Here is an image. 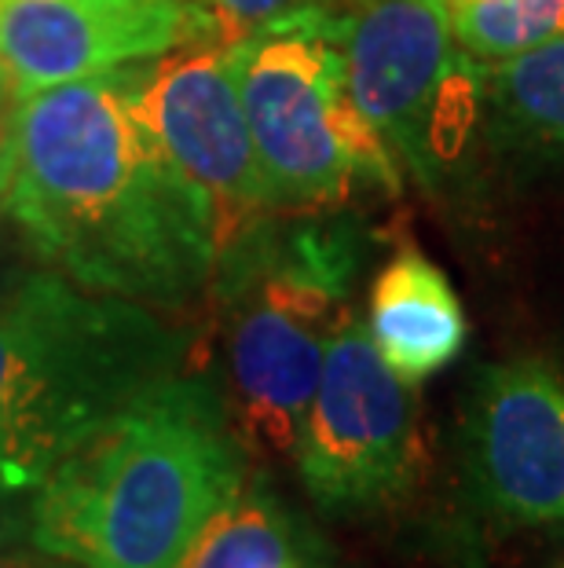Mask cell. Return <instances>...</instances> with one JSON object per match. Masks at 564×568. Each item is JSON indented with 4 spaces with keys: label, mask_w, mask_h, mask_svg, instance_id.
I'll list each match as a JSON object with an SVG mask.
<instances>
[{
    "label": "cell",
    "mask_w": 564,
    "mask_h": 568,
    "mask_svg": "<svg viewBox=\"0 0 564 568\" xmlns=\"http://www.w3.org/2000/svg\"><path fill=\"white\" fill-rule=\"evenodd\" d=\"M465 444L476 491L513 525L564 521V382L524 356L476 378Z\"/></svg>",
    "instance_id": "30bf717a"
},
{
    "label": "cell",
    "mask_w": 564,
    "mask_h": 568,
    "mask_svg": "<svg viewBox=\"0 0 564 568\" xmlns=\"http://www.w3.org/2000/svg\"><path fill=\"white\" fill-rule=\"evenodd\" d=\"M246 463L221 389L180 371L41 480L30 542L78 568H173Z\"/></svg>",
    "instance_id": "7a4b0ae2"
},
{
    "label": "cell",
    "mask_w": 564,
    "mask_h": 568,
    "mask_svg": "<svg viewBox=\"0 0 564 568\" xmlns=\"http://www.w3.org/2000/svg\"><path fill=\"white\" fill-rule=\"evenodd\" d=\"M0 568H78V565H70L63 558H52V554H27V550H0Z\"/></svg>",
    "instance_id": "e0dca14e"
},
{
    "label": "cell",
    "mask_w": 564,
    "mask_h": 568,
    "mask_svg": "<svg viewBox=\"0 0 564 568\" xmlns=\"http://www.w3.org/2000/svg\"><path fill=\"white\" fill-rule=\"evenodd\" d=\"M191 41H213L195 0H0V67L27 95Z\"/></svg>",
    "instance_id": "9c48e42d"
},
{
    "label": "cell",
    "mask_w": 564,
    "mask_h": 568,
    "mask_svg": "<svg viewBox=\"0 0 564 568\" xmlns=\"http://www.w3.org/2000/svg\"><path fill=\"white\" fill-rule=\"evenodd\" d=\"M294 458L308 499L330 517L396 510L429 477L414 385L396 378L378 356L356 308L327 348Z\"/></svg>",
    "instance_id": "52a82bcc"
},
{
    "label": "cell",
    "mask_w": 564,
    "mask_h": 568,
    "mask_svg": "<svg viewBox=\"0 0 564 568\" xmlns=\"http://www.w3.org/2000/svg\"><path fill=\"white\" fill-rule=\"evenodd\" d=\"M319 550L316 531L268 488V480L246 477L191 536L173 568H271Z\"/></svg>",
    "instance_id": "4fadbf2b"
},
{
    "label": "cell",
    "mask_w": 564,
    "mask_h": 568,
    "mask_svg": "<svg viewBox=\"0 0 564 568\" xmlns=\"http://www.w3.org/2000/svg\"><path fill=\"white\" fill-rule=\"evenodd\" d=\"M367 334L396 378L422 385L462 356L470 320L448 275L407 243L370 283Z\"/></svg>",
    "instance_id": "8fae6325"
},
{
    "label": "cell",
    "mask_w": 564,
    "mask_h": 568,
    "mask_svg": "<svg viewBox=\"0 0 564 568\" xmlns=\"http://www.w3.org/2000/svg\"><path fill=\"white\" fill-rule=\"evenodd\" d=\"M0 205L70 283L165 312L209 297V202L143 114L132 67L22 100L16 173Z\"/></svg>",
    "instance_id": "6da1fadb"
},
{
    "label": "cell",
    "mask_w": 564,
    "mask_h": 568,
    "mask_svg": "<svg viewBox=\"0 0 564 568\" xmlns=\"http://www.w3.org/2000/svg\"><path fill=\"white\" fill-rule=\"evenodd\" d=\"M279 216L227 253L209 286L227 323L221 396L249 458L294 455L363 257L345 216Z\"/></svg>",
    "instance_id": "277c9868"
},
{
    "label": "cell",
    "mask_w": 564,
    "mask_h": 568,
    "mask_svg": "<svg viewBox=\"0 0 564 568\" xmlns=\"http://www.w3.org/2000/svg\"><path fill=\"white\" fill-rule=\"evenodd\" d=\"M195 4L206 11L213 41L232 48L254 30L268 27L271 19H279L294 8L316 4V0H195Z\"/></svg>",
    "instance_id": "9a60e30c"
},
{
    "label": "cell",
    "mask_w": 564,
    "mask_h": 568,
    "mask_svg": "<svg viewBox=\"0 0 564 568\" xmlns=\"http://www.w3.org/2000/svg\"><path fill=\"white\" fill-rule=\"evenodd\" d=\"M132 78L165 151L209 202L221 264L279 216L227 70V48L191 41L147 63H132Z\"/></svg>",
    "instance_id": "ba28073f"
},
{
    "label": "cell",
    "mask_w": 564,
    "mask_h": 568,
    "mask_svg": "<svg viewBox=\"0 0 564 568\" xmlns=\"http://www.w3.org/2000/svg\"><path fill=\"white\" fill-rule=\"evenodd\" d=\"M184 371L154 308L52 272L0 286V491H38L92 433Z\"/></svg>",
    "instance_id": "3957f363"
},
{
    "label": "cell",
    "mask_w": 564,
    "mask_h": 568,
    "mask_svg": "<svg viewBox=\"0 0 564 568\" xmlns=\"http://www.w3.org/2000/svg\"><path fill=\"white\" fill-rule=\"evenodd\" d=\"M348 92L396 162L443 187L480 140V63L454 44L443 0H327Z\"/></svg>",
    "instance_id": "8992f818"
},
{
    "label": "cell",
    "mask_w": 564,
    "mask_h": 568,
    "mask_svg": "<svg viewBox=\"0 0 564 568\" xmlns=\"http://www.w3.org/2000/svg\"><path fill=\"white\" fill-rule=\"evenodd\" d=\"M480 136L527 173L564 176V38L480 63Z\"/></svg>",
    "instance_id": "7c38bea8"
},
{
    "label": "cell",
    "mask_w": 564,
    "mask_h": 568,
    "mask_svg": "<svg viewBox=\"0 0 564 568\" xmlns=\"http://www.w3.org/2000/svg\"><path fill=\"white\" fill-rule=\"evenodd\" d=\"M27 92L19 89L16 78L0 67V202H4L11 187V173H16V154H19V111Z\"/></svg>",
    "instance_id": "2e32d148"
},
{
    "label": "cell",
    "mask_w": 564,
    "mask_h": 568,
    "mask_svg": "<svg viewBox=\"0 0 564 568\" xmlns=\"http://www.w3.org/2000/svg\"><path fill=\"white\" fill-rule=\"evenodd\" d=\"M227 70L279 213H338L359 191L400 195V162L348 92L327 0L235 41Z\"/></svg>",
    "instance_id": "5b68a950"
},
{
    "label": "cell",
    "mask_w": 564,
    "mask_h": 568,
    "mask_svg": "<svg viewBox=\"0 0 564 568\" xmlns=\"http://www.w3.org/2000/svg\"><path fill=\"white\" fill-rule=\"evenodd\" d=\"M454 44L473 63H499L564 38V0H443Z\"/></svg>",
    "instance_id": "5bb4252c"
}]
</instances>
